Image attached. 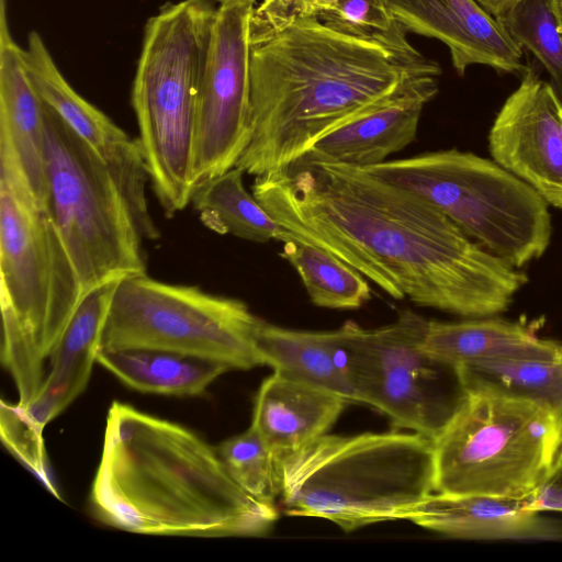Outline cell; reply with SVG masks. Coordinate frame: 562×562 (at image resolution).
Returning a JSON list of instances; mask_svg holds the SVG:
<instances>
[{
    "mask_svg": "<svg viewBox=\"0 0 562 562\" xmlns=\"http://www.w3.org/2000/svg\"><path fill=\"white\" fill-rule=\"evenodd\" d=\"M252 194L295 238L341 259L395 300L462 317L512 305L527 274L418 194L307 151L257 176Z\"/></svg>",
    "mask_w": 562,
    "mask_h": 562,
    "instance_id": "obj_1",
    "label": "cell"
},
{
    "mask_svg": "<svg viewBox=\"0 0 562 562\" xmlns=\"http://www.w3.org/2000/svg\"><path fill=\"white\" fill-rule=\"evenodd\" d=\"M440 72L418 50L357 38L318 18L297 20L251 42L252 133L235 167L256 177L284 168L325 135Z\"/></svg>",
    "mask_w": 562,
    "mask_h": 562,
    "instance_id": "obj_2",
    "label": "cell"
},
{
    "mask_svg": "<svg viewBox=\"0 0 562 562\" xmlns=\"http://www.w3.org/2000/svg\"><path fill=\"white\" fill-rule=\"evenodd\" d=\"M90 504L103 524L142 535L260 537L278 519L276 505L234 482L217 448L116 401L108 411Z\"/></svg>",
    "mask_w": 562,
    "mask_h": 562,
    "instance_id": "obj_3",
    "label": "cell"
},
{
    "mask_svg": "<svg viewBox=\"0 0 562 562\" xmlns=\"http://www.w3.org/2000/svg\"><path fill=\"white\" fill-rule=\"evenodd\" d=\"M0 277L1 362L25 407L43 384L46 361L83 289L49 213L1 140Z\"/></svg>",
    "mask_w": 562,
    "mask_h": 562,
    "instance_id": "obj_4",
    "label": "cell"
},
{
    "mask_svg": "<svg viewBox=\"0 0 562 562\" xmlns=\"http://www.w3.org/2000/svg\"><path fill=\"white\" fill-rule=\"evenodd\" d=\"M277 462L283 512L346 532L404 519L435 492L434 440L413 431L326 434Z\"/></svg>",
    "mask_w": 562,
    "mask_h": 562,
    "instance_id": "obj_5",
    "label": "cell"
},
{
    "mask_svg": "<svg viewBox=\"0 0 562 562\" xmlns=\"http://www.w3.org/2000/svg\"><path fill=\"white\" fill-rule=\"evenodd\" d=\"M217 7L213 0L164 4L144 27L132 87L137 142L166 216L191 202L199 91Z\"/></svg>",
    "mask_w": 562,
    "mask_h": 562,
    "instance_id": "obj_6",
    "label": "cell"
},
{
    "mask_svg": "<svg viewBox=\"0 0 562 562\" xmlns=\"http://www.w3.org/2000/svg\"><path fill=\"white\" fill-rule=\"evenodd\" d=\"M562 414L544 405L464 392L434 440L435 492L531 497L554 472Z\"/></svg>",
    "mask_w": 562,
    "mask_h": 562,
    "instance_id": "obj_7",
    "label": "cell"
},
{
    "mask_svg": "<svg viewBox=\"0 0 562 562\" xmlns=\"http://www.w3.org/2000/svg\"><path fill=\"white\" fill-rule=\"evenodd\" d=\"M363 169L418 194L516 268L540 258L550 244L548 202L494 160L447 149Z\"/></svg>",
    "mask_w": 562,
    "mask_h": 562,
    "instance_id": "obj_8",
    "label": "cell"
},
{
    "mask_svg": "<svg viewBox=\"0 0 562 562\" xmlns=\"http://www.w3.org/2000/svg\"><path fill=\"white\" fill-rule=\"evenodd\" d=\"M45 136V207L83 295L110 280L147 273L145 238L105 162L46 104Z\"/></svg>",
    "mask_w": 562,
    "mask_h": 562,
    "instance_id": "obj_9",
    "label": "cell"
},
{
    "mask_svg": "<svg viewBox=\"0 0 562 562\" xmlns=\"http://www.w3.org/2000/svg\"><path fill=\"white\" fill-rule=\"evenodd\" d=\"M261 318L238 299L145 274L120 280L104 323L101 349H155L221 363L229 370L263 366L256 336Z\"/></svg>",
    "mask_w": 562,
    "mask_h": 562,
    "instance_id": "obj_10",
    "label": "cell"
},
{
    "mask_svg": "<svg viewBox=\"0 0 562 562\" xmlns=\"http://www.w3.org/2000/svg\"><path fill=\"white\" fill-rule=\"evenodd\" d=\"M428 319L403 310L389 325L366 329L342 324L356 402L369 405L405 429L435 440L464 395L446 378L454 368L422 347Z\"/></svg>",
    "mask_w": 562,
    "mask_h": 562,
    "instance_id": "obj_11",
    "label": "cell"
},
{
    "mask_svg": "<svg viewBox=\"0 0 562 562\" xmlns=\"http://www.w3.org/2000/svg\"><path fill=\"white\" fill-rule=\"evenodd\" d=\"M252 8L217 7L196 103L194 188L234 168L251 137Z\"/></svg>",
    "mask_w": 562,
    "mask_h": 562,
    "instance_id": "obj_12",
    "label": "cell"
},
{
    "mask_svg": "<svg viewBox=\"0 0 562 562\" xmlns=\"http://www.w3.org/2000/svg\"><path fill=\"white\" fill-rule=\"evenodd\" d=\"M20 56L44 103L105 162L144 238L158 239L160 234L151 218L146 195L149 178L137 138L130 137L68 83L36 31L29 33L26 47H20Z\"/></svg>",
    "mask_w": 562,
    "mask_h": 562,
    "instance_id": "obj_13",
    "label": "cell"
},
{
    "mask_svg": "<svg viewBox=\"0 0 562 562\" xmlns=\"http://www.w3.org/2000/svg\"><path fill=\"white\" fill-rule=\"evenodd\" d=\"M488 148L495 162L562 210V97L531 69L498 111Z\"/></svg>",
    "mask_w": 562,
    "mask_h": 562,
    "instance_id": "obj_14",
    "label": "cell"
},
{
    "mask_svg": "<svg viewBox=\"0 0 562 562\" xmlns=\"http://www.w3.org/2000/svg\"><path fill=\"white\" fill-rule=\"evenodd\" d=\"M407 30L443 43L454 70L463 76L472 65L497 72L524 74L522 48L501 22L476 0H387Z\"/></svg>",
    "mask_w": 562,
    "mask_h": 562,
    "instance_id": "obj_15",
    "label": "cell"
},
{
    "mask_svg": "<svg viewBox=\"0 0 562 562\" xmlns=\"http://www.w3.org/2000/svg\"><path fill=\"white\" fill-rule=\"evenodd\" d=\"M531 497L434 492L416 504L404 519L453 538L562 540V522L532 509Z\"/></svg>",
    "mask_w": 562,
    "mask_h": 562,
    "instance_id": "obj_16",
    "label": "cell"
},
{
    "mask_svg": "<svg viewBox=\"0 0 562 562\" xmlns=\"http://www.w3.org/2000/svg\"><path fill=\"white\" fill-rule=\"evenodd\" d=\"M120 280H110L85 293L48 359L38 393L22 407L41 429L85 391Z\"/></svg>",
    "mask_w": 562,
    "mask_h": 562,
    "instance_id": "obj_17",
    "label": "cell"
},
{
    "mask_svg": "<svg viewBox=\"0 0 562 562\" xmlns=\"http://www.w3.org/2000/svg\"><path fill=\"white\" fill-rule=\"evenodd\" d=\"M437 92V78L417 82L325 135L308 151L325 160L360 168L381 164L415 140L422 112Z\"/></svg>",
    "mask_w": 562,
    "mask_h": 562,
    "instance_id": "obj_18",
    "label": "cell"
},
{
    "mask_svg": "<svg viewBox=\"0 0 562 562\" xmlns=\"http://www.w3.org/2000/svg\"><path fill=\"white\" fill-rule=\"evenodd\" d=\"M348 404L335 393L273 372L256 394L251 426L278 460L328 434Z\"/></svg>",
    "mask_w": 562,
    "mask_h": 562,
    "instance_id": "obj_19",
    "label": "cell"
},
{
    "mask_svg": "<svg viewBox=\"0 0 562 562\" xmlns=\"http://www.w3.org/2000/svg\"><path fill=\"white\" fill-rule=\"evenodd\" d=\"M0 140L14 153L34 194L46 201L45 104L31 81L1 14Z\"/></svg>",
    "mask_w": 562,
    "mask_h": 562,
    "instance_id": "obj_20",
    "label": "cell"
},
{
    "mask_svg": "<svg viewBox=\"0 0 562 562\" xmlns=\"http://www.w3.org/2000/svg\"><path fill=\"white\" fill-rule=\"evenodd\" d=\"M256 342L263 366L273 372L357 403L342 325L334 330L311 331L262 319Z\"/></svg>",
    "mask_w": 562,
    "mask_h": 562,
    "instance_id": "obj_21",
    "label": "cell"
},
{
    "mask_svg": "<svg viewBox=\"0 0 562 562\" xmlns=\"http://www.w3.org/2000/svg\"><path fill=\"white\" fill-rule=\"evenodd\" d=\"M422 347L453 368L502 359L562 360V344L540 338L520 323L492 316L428 321Z\"/></svg>",
    "mask_w": 562,
    "mask_h": 562,
    "instance_id": "obj_22",
    "label": "cell"
},
{
    "mask_svg": "<svg viewBox=\"0 0 562 562\" xmlns=\"http://www.w3.org/2000/svg\"><path fill=\"white\" fill-rule=\"evenodd\" d=\"M97 362L130 387L172 396H199L229 369L221 363L155 349H100Z\"/></svg>",
    "mask_w": 562,
    "mask_h": 562,
    "instance_id": "obj_23",
    "label": "cell"
},
{
    "mask_svg": "<svg viewBox=\"0 0 562 562\" xmlns=\"http://www.w3.org/2000/svg\"><path fill=\"white\" fill-rule=\"evenodd\" d=\"M244 171L234 167L194 188L191 202L200 221L221 235L254 241L277 240L282 227L243 182Z\"/></svg>",
    "mask_w": 562,
    "mask_h": 562,
    "instance_id": "obj_24",
    "label": "cell"
},
{
    "mask_svg": "<svg viewBox=\"0 0 562 562\" xmlns=\"http://www.w3.org/2000/svg\"><path fill=\"white\" fill-rule=\"evenodd\" d=\"M454 370L464 392L531 401L562 414V360L502 359Z\"/></svg>",
    "mask_w": 562,
    "mask_h": 562,
    "instance_id": "obj_25",
    "label": "cell"
},
{
    "mask_svg": "<svg viewBox=\"0 0 562 562\" xmlns=\"http://www.w3.org/2000/svg\"><path fill=\"white\" fill-rule=\"evenodd\" d=\"M280 256L297 272L311 302L333 310H357L371 299L368 279L329 251L282 228Z\"/></svg>",
    "mask_w": 562,
    "mask_h": 562,
    "instance_id": "obj_26",
    "label": "cell"
},
{
    "mask_svg": "<svg viewBox=\"0 0 562 562\" xmlns=\"http://www.w3.org/2000/svg\"><path fill=\"white\" fill-rule=\"evenodd\" d=\"M542 64L562 97V26L554 0H517L496 18Z\"/></svg>",
    "mask_w": 562,
    "mask_h": 562,
    "instance_id": "obj_27",
    "label": "cell"
},
{
    "mask_svg": "<svg viewBox=\"0 0 562 562\" xmlns=\"http://www.w3.org/2000/svg\"><path fill=\"white\" fill-rule=\"evenodd\" d=\"M218 454L234 482L254 498L276 505L280 479L274 453L250 425L217 447Z\"/></svg>",
    "mask_w": 562,
    "mask_h": 562,
    "instance_id": "obj_28",
    "label": "cell"
},
{
    "mask_svg": "<svg viewBox=\"0 0 562 562\" xmlns=\"http://www.w3.org/2000/svg\"><path fill=\"white\" fill-rule=\"evenodd\" d=\"M318 19L340 33L372 41L403 53H416L407 30L393 14L387 0H339Z\"/></svg>",
    "mask_w": 562,
    "mask_h": 562,
    "instance_id": "obj_29",
    "label": "cell"
},
{
    "mask_svg": "<svg viewBox=\"0 0 562 562\" xmlns=\"http://www.w3.org/2000/svg\"><path fill=\"white\" fill-rule=\"evenodd\" d=\"M0 434L7 449L30 470L56 498V488L43 439V429L33 423L19 404L1 401Z\"/></svg>",
    "mask_w": 562,
    "mask_h": 562,
    "instance_id": "obj_30",
    "label": "cell"
},
{
    "mask_svg": "<svg viewBox=\"0 0 562 562\" xmlns=\"http://www.w3.org/2000/svg\"><path fill=\"white\" fill-rule=\"evenodd\" d=\"M339 0H261L252 8L251 42L263 40L289 24L308 18H318L331 10Z\"/></svg>",
    "mask_w": 562,
    "mask_h": 562,
    "instance_id": "obj_31",
    "label": "cell"
},
{
    "mask_svg": "<svg viewBox=\"0 0 562 562\" xmlns=\"http://www.w3.org/2000/svg\"><path fill=\"white\" fill-rule=\"evenodd\" d=\"M530 507L541 513H562V463L555 467L550 479L532 495Z\"/></svg>",
    "mask_w": 562,
    "mask_h": 562,
    "instance_id": "obj_32",
    "label": "cell"
},
{
    "mask_svg": "<svg viewBox=\"0 0 562 562\" xmlns=\"http://www.w3.org/2000/svg\"><path fill=\"white\" fill-rule=\"evenodd\" d=\"M488 13L497 18L517 0H476Z\"/></svg>",
    "mask_w": 562,
    "mask_h": 562,
    "instance_id": "obj_33",
    "label": "cell"
},
{
    "mask_svg": "<svg viewBox=\"0 0 562 562\" xmlns=\"http://www.w3.org/2000/svg\"><path fill=\"white\" fill-rule=\"evenodd\" d=\"M218 7H255L258 0H215Z\"/></svg>",
    "mask_w": 562,
    "mask_h": 562,
    "instance_id": "obj_34",
    "label": "cell"
},
{
    "mask_svg": "<svg viewBox=\"0 0 562 562\" xmlns=\"http://www.w3.org/2000/svg\"><path fill=\"white\" fill-rule=\"evenodd\" d=\"M555 3V12L558 15V19L560 21V24L562 26V0H554Z\"/></svg>",
    "mask_w": 562,
    "mask_h": 562,
    "instance_id": "obj_35",
    "label": "cell"
},
{
    "mask_svg": "<svg viewBox=\"0 0 562 562\" xmlns=\"http://www.w3.org/2000/svg\"><path fill=\"white\" fill-rule=\"evenodd\" d=\"M561 463H562V448H561V451H560V454H559V459H558L557 465L561 464Z\"/></svg>",
    "mask_w": 562,
    "mask_h": 562,
    "instance_id": "obj_36",
    "label": "cell"
}]
</instances>
